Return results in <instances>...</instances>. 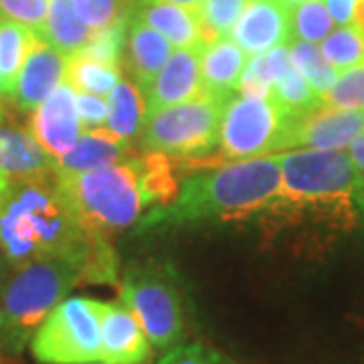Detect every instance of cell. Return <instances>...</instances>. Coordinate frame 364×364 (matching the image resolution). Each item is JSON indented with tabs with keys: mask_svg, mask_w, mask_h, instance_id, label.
I'll return each instance as SVG.
<instances>
[{
	"mask_svg": "<svg viewBox=\"0 0 364 364\" xmlns=\"http://www.w3.org/2000/svg\"><path fill=\"white\" fill-rule=\"evenodd\" d=\"M229 100L205 93L184 104L170 105L146 117L142 146L166 156H203L219 144L225 105Z\"/></svg>",
	"mask_w": 364,
	"mask_h": 364,
	"instance_id": "obj_7",
	"label": "cell"
},
{
	"mask_svg": "<svg viewBox=\"0 0 364 364\" xmlns=\"http://www.w3.org/2000/svg\"><path fill=\"white\" fill-rule=\"evenodd\" d=\"M247 0H203L196 9L207 43L221 37H229L231 28L243 13Z\"/></svg>",
	"mask_w": 364,
	"mask_h": 364,
	"instance_id": "obj_29",
	"label": "cell"
},
{
	"mask_svg": "<svg viewBox=\"0 0 364 364\" xmlns=\"http://www.w3.org/2000/svg\"><path fill=\"white\" fill-rule=\"evenodd\" d=\"M41 35L33 28L0 16V93L11 97L16 77Z\"/></svg>",
	"mask_w": 364,
	"mask_h": 364,
	"instance_id": "obj_21",
	"label": "cell"
},
{
	"mask_svg": "<svg viewBox=\"0 0 364 364\" xmlns=\"http://www.w3.org/2000/svg\"><path fill=\"white\" fill-rule=\"evenodd\" d=\"M348 154H350L352 162L358 166V170L364 174V132L360 134V136H356L354 140L350 142V146H348Z\"/></svg>",
	"mask_w": 364,
	"mask_h": 364,
	"instance_id": "obj_38",
	"label": "cell"
},
{
	"mask_svg": "<svg viewBox=\"0 0 364 364\" xmlns=\"http://www.w3.org/2000/svg\"><path fill=\"white\" fill-rule=\"evenodd\" d=\"M282 200L275 213L314 210L340 227L356 223L364 208V174L342 150L304 148L279 154Z\"/></svg>",
	"mask_w": 364,
	"mask_h": 364,
	"instance_id": "obj_4",
	"label": "cell"
},
{
	"mask_svg": "<svg viewBox=\"0 0 364 364\" xmlns=\"http://www.w3.org/2000/svg\"><path fill=\"white\" fill-rule=\"evenodd\" d=\"M91 35L93 31L79 18L71 0H51L47 23L41 35L49 45L65 57H71L87 45Z\"/></svg>",
	"mask_w": 364,
	"mask_h": 364,
	"instance_id": "obj_22",
	"label": "cell"
},
{
	"mask_svg": "<svg viewBox=\"0 0 364 364\" xmlns=\"http://www.w3.org/2000/svg\"><path fill=\"white\" fill-rule=\"evenodd\" d=\"M0 95H2V93H0Z\"/></svg>",
	"mask_w": 364,
	"mask_h": 364,
	"instance_id": "obj_45",
	"label": "cell"
},
{
	"mask_svg": "<svg viewBox=\"0 0 364 364\" xmlns=\"http://www.w3.org/2000/svg\"><path fill=\"white\" fill-rule=\"evenodd\" d=\"M322 105L364 109V61L338 73L334 85L322 95Z\"/></svg>",
	"mask_w": 364,
	"mask_h": 364,
	"instance_id": "obj_31",
	"label": "cell"
},
{
	"mask_svg": "<svg viewBox=\"0 0 364 364\" xmlns=\"http://www.w3.org/2000/svg\"><path fill=\"white\" fill-rule=\"evenodd\" d=\"M65 67V55L39 37L16 77L11 100L21 109H35L63 83Z\"/></svg>",
	"mask_w": 364,
	"mask_h": 364,
	"instance_id": "obj_15",
	"label": "cell"
},
{
	"mask_svg": "<svg viewBox=\"0 0 364 364\" xmlns=\"http://www.w3.org/2000/svg\"><path fill=\"white\" fill-rule=\"evenodd\" d=\"M296 114L272 97H245L235 93L225 105L219 134L223 156L231 160L265 156L273 150H289V134Z\"/></svg>",
	"mask_w": 364,
	"mask_h": 364,
	"instance_id": "obj_9",
	"label": "cell"
},
{
	"mask_svg": "<svg viewBox=\"0 0 364 364\" xmlns=\"http://www.w3.org/2000/svg\"><path fill=\"white\" fill-rule=\"evenodd\" d=\"M79 18L90 26L91 31H102L117 21L128 18L130 0H71Z\"/></svg>",
	"mask_w": 364,
	"mask_h": 364,
	"instance_id": "obj_32",
	"label": "cell"
},
{
	"mask_svg": "<svg viewBox=\"0 0 364 364\" xmlns=\"http://www.w3.org/2000/svg\"><path fill=\"white\" fill-rule=\"evenodd\" d=\"M200 49L203 45L181 47L178 51L170 53L164 67L142 91L146 100V117L158 109L184 104L207 93L200 75Z\"/></svg>",
	"mask_w": 364,
	"mask_h": 364,
	"instance_id": "obj_12",
	"label": "cell"
},
{
	"mask_svg": "<svg viewBox=\"0 0 364 364\" xmlns=\"http://www.w3.org/2000/svg\"><path fill=\"white\" fill-rule=\"evenodd\" d=\"M320 51L326 61L342 73L364 61V33L354 25L340 26L322 41Z\"/></svg>",
	"mask_w": 364,
	"mask_h": 364,
	"instance_id": "obj_27",
	"label": "cell"
},
{
	"mask_svg": "<svg viewBox=\"0 0 364 364\" xmlns=\"http://www.w3.org/2000/svg\"><path fill=\"white\" fill-rule=\"evenodd\" d=\"M102 364H104V363H102Z\"/></svg>",
	"mask_w": 364,
	"mask_h": 364,
	"instance_id": "obj_46",
	"label": "cell"
},
{
	"mask_svg": "<svg viewBox=\"0 0 364 364\" xmlns=\"http://www.w3.org/2000/svg\"><path fill=\"white\" fill-rule=\"evenodd\" d=\"M282 200L279 154L233 160L221 168L184 182L170 207L150 213L144 225L195 221H235L275 213Z\"/></svg>",
	"mask_w": 364,
	"mask_h": 364,
	"instance_id": "obj_3",
	"label": "cell"
},
{
	"mask_svg": "<svg viewBox=\"0 0 364 364\" xmlns=\"http://www.w3.org/2000/svg\"><path fill=\"white\" fill-rule=\"evenodd\" d=\"M158 364H237L227 358L223 352L210 348L203 342H191V344H176L164 352V356Z\"/></svg>",
	"mask_w": 364,
	"mask_h": 364,
	"instance_id": "obj_35",
	"label": "cell"
},
{
	"mask_svg": "<svg viewBox=\"0 0 364 364\" xmlns=\"http://www.w3.org/2000/svg\"><path fill=\"white\" fill-rule=\"evenodd\" d=\"M247 61V53L231 37L205 43L200 49V75L205 91L221 100H231L237 93Z\"/></svg>",
	"mask_w": 364,
	"mask_h": 364,
	"instance_id": "obj_18",
	"label": "cell"
},
{
	"mask_svg": "<svg viewBox=\"0 0 364 364\" xmlns=\"http://www.w3.org/2000/svg\"><path fill=\"white\" fill-rule=\"evenodd\" d=\"M324 4L330 16H332V21H334V25H352L356 0H324Z\"/></svg>",
	"mask_w": 364,
	"mask_h": 364,
	"instance_id": "obj_37",
	"label": "cell"
},
{
	"mask_svg": "<svg viewBox=\"0 0 364 364\" xmlns=\"http://www.w3.org/2000/svg\"><path fill=\"white\" fill-rule=\"evenodd\" d=\"M289 53H291L294 67L308 79V83L320 95H324L338 79V71L326 61V57L316 43L296 39L294 43H289Z\"/></svg>",
	"mask_w": 364,
	"mask_h": 364,
	"instance_id": "obj_26",
	"label": "cell"
},
{
	"mask_svg": "<svg viewBox=\"0 0 364 364\" xmlns=\"http://www.w3.org/2000/svg\"><path fill=\"white\" fill-rule=\"evenodd\" d=\"M107 128L124 138H132L144 128L146 100L142 90L128 79H119L107 95Z\"/></svg>",
	"mask_w": 364,
	"mask_h": 364,
	"instance_id": "obj_23",
	"label": "cell"
},
{
	"mask_svg": "<svg viewBox=\"0 0 364 364\" xmlns=\"http://www.w3.org/2000/svg\"><path fill=\"white\" fill-rule=\"evenodd\" d=\"M282 4H286L287 9H296L298 4H301V2H306V0H279Z\"/></svg>",
	"mask_w": 364,
	"mask_h": 364,
	"instance_id": "obj_42",
	"label": "cell"
},
{
	"mask_svg": "<svg viewBox=\"0 0 364 364\" xmlns=\"http://www.w3.org/2000/svg\"><path fill=\"white\" fill-rule=\"evenodd\" d=\"M55 174L79 225L97 237L130 227L144 208L168 203L178 193L168 156L148 150L104 168Z\"/></svg>",
	"mask_w": 364,
	"mask_h": 364,
	"instance_id": "obj_2",
	"label": "cell"
},
{
	"mask_svg": "<svg viewBox=\"0 0 364 364\" xmlns=\"http://www.w3.org/2000/svg\"><path fill=\"white\" fill-rule=\"evenodd\" d=\"M140 2H164V4H176V6H184V9H198L203 0H140Z\"/></svg>",
	"mask_w": 364,
	"mask_h": 364,
	"instance_id": "obj_40",
	"label": "cell"
},
{
	"mask_svg": "<svg viewBox=\"0 0 364 364\" xmlns=\"http://www.w3.org/2000/svg\"><path fill=\"white\" fill-rule=\"evenodd\" d=\"M75 93L77 91L63 81L43 104L35 107L31 117V136L53 160L65 156L83 134L75 107Z\"/></svg>",
	"mask_w": 364,
	"mask_h": 364,
	"instance_id": "obj_11",
	"label": "cell"
},
{
	"mask_svg": "<svg viewBox=\"0 0 364 364\" xmlns=\"http://www.w3.org/2000/svg\"><path fill=\"white\" fill-rule=\"evenodd\" d=\"M122 301L140 322L152 348L168 350L181 344L186 330V308L178 279L158 263L134 265L122 279Z\"/></svg>",
	"mask_w": 364,
	"mask_h": 364,
	"instance_id": "obj_6",
	"label": "cell"
},
{
	"mask_svg": "<svg viewBox=\"0 0 364 364\" xmlns=\"http://www.w3.org/2000/svg\"><path fill=\"white\" fill-rule=\"evenodd\" d=\"M237 93L245 97H272V75L267 67V51L251 55L239 81Z\"/></svg>",
	"mask_w": 364,
	"mask_h": 364,
	"instance_id": "obj_34",
	"label": "cell"
},
{
	"mask_svg": "<svg viewBox=\"0 0 364 364\" xmlns=\"http://www.w3.org/2000/svg\"><path fill=\"white\" fill-rule=\"evenodd\" d=\"M229 37L247 53L257 55L286 45L291 37V9L279 0H247Z\"/></svg>",
	"mask_w": 364,
	"mask_h": 364,
	"instance_id": "obj_14",
	"label": "cell"
},
{
	"mask_svg": "<svg viewBox=\"0 0 364 364\" xmlns=\"http://www.w3.org/2000/svg\"><path fill=\"white\" fill-rule=\"evenodd\" d=\"M128 23H130V16L105 26L102 31H95L91 35V39L87 41V45L75 55H81L91 61H100V63L119 65L122 55H124V45H126Z\"/></svg>",
	"mask_w": 364,
	"mask_h": 364,
	"instance_id": "obj_30",
	"label": "cell"
},
{
	"mask_svg": "<svg viewBox=\"0 0 364 364\" xmlns=\"http://www.w3.org/2000/svg\"><path fill=\"white\" fill-rule=\"evenodd\" d=\"M168 57L170 41L162 33H158L156 28L132 16L122 61L134 77V83L142 91L146 90L150 81L158 75V71L164 67Z\"/></svg>",
	"mask_w": 364,
	"mask_h": 364,
	"instance_id": "obj_17",
	"label": "cell"
},
{
	"mask_svg": "<svg viewBox=\"0 0 364 364\" xmlns=\"http://www.w3.org/2000/svg\"><path fill=\"white\" fill-rule=\"evenodd\" d=\"M53 160L37 140L23 130L0 126V172L6 176H25L53 168Z\"/></svg>",
	"mask_w": 364,
	"mask_h": 364,
	"instance_id": "obj_20",
	"label": "cell"
},
{
	"mask_svg": "<svg viewBox=\"0 0 364 364\" xmlns=\"http://www.w3.org/2000/svg\"><path fill=\"white\" fill-rule=\"evenodd\" d=\"M148 26L162 33L174 47H196L205 45L207 37L195 9H184L164 2H140V9L134 14Z\"/></svg>",
	"mask_w": 364,
	"mask_h": 364,
	"instance_id": "obj_19",
	"label": "cell"
},
{
	"mask_svg": "<svg viewBox=\"0 0 364 364\" xmlns=\"http://www.w3.org/2000/svg\"><path fill=\"white\" fill-rule=\"evenodd\" d=\"M75 107H77V116L81 119L83 132L90 128H102L107 124V102L100 95L93 93H75Z\"/></svg>",
	"mask_w": 364,
	"mask_h": 364,
	"instance_id": "obj_36",
	"label": "cell"
},
{
	"mask_svg": "<svg viewBox=\"0 0 364 364\" xmlns=\"http://www.w3.org/2000/svg\"><path fill=\"white\" fill-rule=\"evenodd\" d=\"M87 257H55L14 267L0 289V352L23 354L51 310L83 284Z\"/></svg>",
	"mask_w": 364,
	"mask_h": 364,
	"instance_id": "obj_5",
	"label": "cell"
},
{
	"mask_svg": "<svg viewBox=\"0 0 364 364\" xmlns=\"http://www.w3.org/2000/svg\"><path fill=\"white\" fill-rule=\"evenodd\" d=\"M363 132V107L318 105L310 112L296 114L289 134V150L291 148L344 150Z\"/></svg>",
	"mask_w": 364,
	"mask_h": 364,
	"instance_id": "obj_10",
	"label": "cell"
},
{
	"mask_svg": "<svg viewBox=\"0 0 364 364\" xmlns=\"http://www.w3.org/2000/svg\"><path fill=\"white\" fill-rule=\"evenodd\" d=\"M102 363L104 364H148L152 344L132 310L122 304L97 301Z\"/></svg>",
	"mask_w": 364,
	"mask_h": 364,
	"instance_id": "obj_13",
	"label": "cell"
},
{
	"mask_svg": "<svg viewBox=\"0 0 364 364\" xmlns=\"http://www.w3.org/2000/svg\"><path fill=\"white\" fill-rule=\"evenodd\" d=\"M130 156L128 138L102 126V128H90L83 132L77 144L65 156L55 160L53 168L59 174H77V172L112 166Z\"/></svg>",
	"mask_w": 364,
	"mask_h": 364,
	"instance_id": "obj_16",
	"label": "cell"
},
{
	"mask_svg": "<svg viewBox=\"0 0 364 364\" xmlns=\"http://www.w3.org/2000/svg\"><path fill=\"white\" fill-rule=\"evenodd\" d=\"M6 181H9V176H6L4 172H0V191L4 188V184H6Z\"/></svg>",
	"mask_w": 364,
	"mask_h": 364,
	"instance_id": "obj_43",
	"label": "cell"
},
{
	"mask_svg": "<svg viewBox=\"0 0 364 364\" xmlns=\"http://www.w3.org/2000/svg\"><path fill=\"white\" fill-rule=\"evenodd\" d=\"M11 272H13V267H11V263L4 259V255L0 253V289H2V286H4V282H6V277L11 275Z\"/></svg>",
	"mask_w": 364,
	"mask_h": 364,
	"instance_id": "obj_41",
	"label": "cell"
},
{
	"mask_svg": "<svg viewBox=\"0 0 364 364\" xmlns=\"http://www.w3.org/2000/svg\"><path fill=\"white\" fill-rule=\"evenodd\" d=\"M272 100L291 114H304L322 105V95L308 83V79L291 65L277 79H273Z\"/></svg>",
	"mask_w": 364,
	"mask_h": 364,
	"instance_id": "obj_25",
	"label": "cell"
},
{
	"mask_svg": "<svg viewBox=\"0 0 364 364\" xmlns=\"http://www.w3.org/2000/svg\"><path fill=\"white\" fill-rule=\"evenodd\" d=\"M352 25L356 26L360 33H364V0H356L354 16H352Z\"/></svg>",
	"mask_w": 364,
	"mask_h": 364,
	"instance_id": "obj_39",
	"label": "cell"
},
{
	"mask_svg": "<svg viewBox=\"0 0 364 364\" xmlns=\"http://www.w3.org/2000/svg\"><path fill=\"white\" fill-rule=\"evenodd\" d=\"M51 0H0V16L33 28L43 35Z\"/></svg>",
	"mask_w": 364,
	"mask_h": 364,
	"instance_id": "obj_33",
	"label": "cell"
},
{
	"mask_svg": "<svg viewBox=\"0 0 364 364\" xmlns=\"http://www.w3.org/2000/svg\"><path fill=\"white\" fill-rule=\"evenodd\" d=\"M334 21L324 0H306L291 9V37L308 43H322L332 33Z\"/></svg>",
	"mask_w": 364,
	"mask_h": 364,
	"instance_id": "obj_28",
	"label": "cell"
},
{
	"mask_svg": "<svg viewBox=\"0 0 364 364\" xmlns=\"http://www.w3.org/2000/svg\"><path fill=\"white\" fill-rule=\"evenodd\" d=\"M39 364H102L97 299L65 298L31 338Z\"/></svg>",
	"mask_w": 364,
	"mask_h": 364,
	"instance_id": "obj_8",
	"label": "cell"
},
{
	"mask_svg": "<svg viewBox=\"0 0 364 364\" xmlns=\"http://www.w3.org/2000/svg\"><path fill=\"white\" fill-rule=\"evenodd\" d=\"M97 239L79 225L55 168L9 176L0 191V253L13 269L39 259L87 257Z\"/></svg>",
	"mask_w": 364,
	"mask_h": 364,
	"instance_id": "obj_1",
	"label": "cell"
},
{
	"mask_svg": "<svg viewBox=\"0 0 364 364\" xmlns=\"http://www.w3.org/2000/svg\"><path fill=\"white\" fill-rule=\"evenodd\" d=\"M0 364H6L4 363V354H2V352H0Z\"/></svg>",
	"mask_w": 364,
	"mask_h": 364,
	"instance_id": "obj_44",
	"label": "cell"
},
{
	"mask_svg": "<svg viewBox=\"0 0 364 364\" xmlns=\"http://www.w3.org/2000/svg\"><path fill=\"white\" fill-rule=\"evenodd\" d=\"M119 79H122L119 65L91 61V59H85L81 55L67 57L65 79L63 81L69 83L75 91L105 97L119 83Z\"/></svg>",
	"mask_w": 364,
	"mask_h": 364,
	"instance_id": "obj_24",
	"label": "cell"
}]
</instances>
